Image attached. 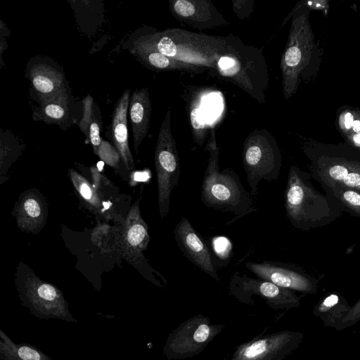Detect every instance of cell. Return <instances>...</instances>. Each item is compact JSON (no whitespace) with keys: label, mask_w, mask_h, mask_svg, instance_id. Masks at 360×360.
Returning <instances> with one entry per match:
<instances>
[{"label":"cell","mask_w":360,"mask_h":360,"mask_svg":"<svg viewBox=\"0 0 360 360\" xmlns=\"http://www.w3.org/2000/svg\"><path fill=\"white\" fill-rule=\"evenodd\" d=\"M311 174L291 166L285 191V209L291 225L299 230L322 227L339 219L343 210L328 194L317 191Z\"/></svg>","instance_id":"1"},{"label":"cell","mask_w":360,"mask_h":360,"mask_svg":"<svg viewBox=\"0 0 360 360\" xmlns=\"http://www.w3.org/2000/svg\"><path fill=\"white\" fill-rule=\"evenodd\" d=\"M201 188L200 198L205 206L233 214L234 217L227 224L257 210L239 176L230 169L219 172L216 155L209 160Z\"/></svg>","instance_id":"2"},{"label":"cell","mask_w":360,"mask_h":360,"mask_svg":"<svg viewBox=\"0 0 360 360\" xmlns=\"http://www.w3.org/2000/svg\"><path fill=\"white\" fill-rule=\"evenodd\" d=\"M15 283L21 304L37 319L77 323L63 292L56 286L41 280L31 271L19 273Z\"/></svg>","instance_id":"3"},{"label":"cell","mask_w":360,"mask_h":360,"mask_svg":"<svg viewBox=\"0 0 360 360\" xmlns=\"http://www.w3.org/2000/svg\"><path fill=\"white\" fill-rule=\"evenodd\" d=\"M224 328L202 314L189 318L167 336L163 353L168 360H184L199 354Z\"/></svg>","instance_id":"4"},{"label":"cell","mask_w":360,"mask_h":360,"mask_svg":"<svg viewBox=\"0 0 360 360\" xmlns=\"http://www.w3.org/2000/svg\"><path fill=\"white\" fill-rule=\"evenodd\" d=\"M229 293L240 302L252 304V296L263 299L274 310L288 311L300 306V298L293 290L279 287L273 283L253 278L236 272L229 285Z\"/></svg>","instance_id":"5"},{"label":"cell","mask_w":360,"mask_h":360,"mask_svg":"<svg viewBox=\"0 0 360 360\" xmlns=\"http://www.w3.org/2000/svg\"><path fill=\"white\" fill-rule=\"evenodd\" d=\"M302 338V333L290 330L259 335L238 346L227 360H285Z\"/></svg>","instance_id":"6"},{"label":"cell","mask_w":360,"mask_h":360,"mask_svg":"<svg viewBox=\"0 0 360 360\" xmlns=\"http://www.w3.org/2000/svg\"><path fill=\"white\" fill-rule=\"evenodd\" d=\"M311 179L320 185H340L360 191V158L325 157L314 159L309 166Z\"/></svg>","instance_id":"7"},{"label":"cell","mask_w":360,"mask_h":360,"mask_svg":"<svg viewBox=\"0 0 360 360\" xmlns=\"http://www.w3.org/2000/svg\"><path fill=\"white\" fill-rule=\"evenodd\" d=\"M245 266L259 278L279 287L307 294L317 292V280L298 267L276 262H248Z\"/></svg>","instance_id":"8"},{"label":"cell","mask_w":360,"mask_h":360,"mask_svg":"<svg viewBox=\"0 0 360 360\" xmlns=\"http://www.w3.org/2000/svg\"><path fill=\"white\" fill-rule=\"evenodd\" d=\"M158 182V201L162 219L168 214L170 198L173 188L179 183L180 167L176 150L167 141L160 136L155 156Z\"/></svg>","instance_id":"9"},{"label":"cell","mask_w":360,"mask_h":360,"mask_svg":"<svg viewBox=\"0 0 360 360\" xmlns=\"http://www.w3.org/2000/svg\"><path fill=\"white\" fill-rule=\"evenodd\" d=\"M174 233L178 247L188 260L204 273L219 281L205 241L195 231L187 218L182 217L180 219L174 228Z\"/></svg>","instance_id":"10"},{"label":"cell","mask_w":360,"mask_h":360,"mask_svg":"<svg viewBox=\"0 0 360 360\" xmlns=\"http://www.w3.org/2000/svg\"><path fill=\"white\" fill-rule=\"evenodd\" d=\"M243 163L251 195L257 194L261 180L273 182L278 178L281 162L269 148L264 150L259 145L249 146L245 151Z\"/></svg>","instance_id":"11"},{"label":"cell","mask_w":360,"mask_h":360,"mask_svg":"<svg viewBox=\"0 0 360 360\" xmlns=\"http://www.w3.org/2000/svg\"><path fill=\"white\" fill-rule=\"evenodd\" d=\"M130 91L127 89L117 101L113 112L111 131L116 150L127 169L134 167V162L129 146L127 130V110L129 105Z\"/></svg>","instance_id":"12"},{"label":"cell","mask_w":360,"mask_h":360,"mask_svg":"<svg viewBox=\"0 0 360 360\" xmlns=\"http://www.w3.org/2000/svg\"><path fill=\"white\" fill-rule=\"evenodd\" d=\"M29 78L40 101L68 89L63 74L46 63L33 65L29 70Z\"/></svg>","instance_id":"13"},{"label":"cell","mask_w":360,"mask_h":360,"mask_svg":"<svg viewBox=\"0 0 360 360\" xmlns=\"http://www.w3.org/2000/svg\"><path fill=\"white\" fill-rule=\"evenodd\" d=\"M124 242L132 255L138 258H143L142 252L147 248L150 237L148 226L142 219L139 202L131 208L125 223Z\"/></svg>","instance_id":"14"},{"label":"cell","mask_w":360,"mask_h":360,"mask_svg":"<svg viewBox=\"0 0 360 360\" xmlns=\"http://www.w3.org/2000/svg\"><path fill=\"white\" fill-rule=\"evenodd\" d=\"M136 151L146 134L150 114V103L146 89H136L131 96L129 107Z\"/></svg>","instance_id":"15"},{"label":"cell","mask_w":360,"mask_h":360,"mask_svg":"<svg viewBox=\"0 0 360 360\" xmlns=\"http://www.w3.org/2000/svg\"><path fill=\"white\" fill-rule=\"evenodd\" d=\"M68 89L40 101V105L33 114V119L47 124L63 123L70 112Z\"/></svg>","instance_id":"16"},{"label":"cell","mask_w":360,"mask_h":360,"mask_svg":"<svg viewBox=\"0 0 360 360\" xmlns=\"http://www.w3.org/2000/svg\"><path fill=\"white\" fill-rule=\"evenodd\" d=\"M45 220V209L39 198L33 193L25 194L17 209L18 226L29 231L40 228Z\"/></svg>","instance_id":"17"},{"label":"cell","mask_w":360,"mask_h":360,"mask_svg":"<svg viewBox=\"0 0 360 360\" xmlns=\"http://www.w3.org/2000/svg\"><path fill=\"white\" fill-rule=\"evenodd\" d=\"M351 307L340 294L330 293L314 307V315L320 318L325 325L335 328Z\"/></svg>","instance_id":"18"},{"label":"cell","mask_w":360,"mask_h":360,"mask_svg":"<svg viewBox=\"0 0 360 360\" xmlns=\"http://www.w3.org/2000/svg\"><path fill=\"white\" fill-rule=\"evenodd\" d=\"M1 360H53L40 349L27 343H15L0 330Z\"/></svg>","instance_id":"19"},{"label":"cell","mask_w":360,"mask_h":360,"mask_svg":"<svg viewBox=\"0 0 360 360\" xmlns=\"http://www.w3.org/2000/svg\"><path fill=\"white\" fill-rule=\"evenodd\" d=\"M82 103L83 115L79 123V127L91 143L94 153H97L102 142L100 136L101 129H102L100 111L91 96H86Z\"/></svg>","instance_id":"20"},{"label":"cell","mask_w":360,"mask_h":360,"mask_svg":"<svg viewBox=\"0 0 360 360\" xmlns=\"http://www.w3.org/2000/svg\"><path fill=\"white\" fill-rule=\"evenodd\" d=\"M326 194L333 196L340 204L343 212L360 217V191L340 185L321 186Z\"/></svg>","instance_id":"21"},{"label":"cell","mask_w":360,"mask_h":360,"mask_svg":"<svg viewBox=\"0 0 360 360\" xmlns=\"http://www.w3.org/2000/svg\"><path fill=\"white\" fill-rule=\"evenodd\" d=\"M70 179L79 195L91 205L98 207L100 200L89 183L75 170L70 169Z\"/></svg>","instance_id":"22"},{"label":"cell","mask_w":360,"mask_h":360,"mask_svg":"<svg viewBox=\"0 0 360 360\" xmlns=\"http://www.w3.org/2000/svg\"><path fill=\"white\" fill-rule=\"evenodd\" d=\"M100 158L110 165H115L119 162L120 154L109 143L102 140L97 153Z\"/></svg>","instance_id":"23"},{"label":"cell","mask_w":360,"mask_h":360,"mask_svg":"<svg viewBox=\"0 0 360 360\" xmlns=\"http://www.w3.org/2000/svg\"><path fill=\"white\" fill-rule=\"evenodd\" d=\"M360 321V300H359L345 315V316L336 326L337 330H342L349 327Z\"/></svg>","instance_id":"24"},{"label":"cell","mask_w":360,"mask_h":360,"mask_svg":"<svg viewBox=\"0 0 360 360\" xmlns=\"http://www.w3.org/2000/svg\"><path fill=\"white\" fill-rule=\"evenodd\" d=\"M158 51L162 55L174 57L176 53V47L173 41L168 37H161L157 44Z\"/></svg>","instance_id":"25"},{"label":"cell","mask_w":360,"mask_h":360,"mask_svg":"<svg viewBox=\"0 0 360 360\" xmlns=\"http://www.w3.org/2000/svg\"><path fill=\"white\" fill-rule=\"evenodd\" d=\"M174 8L178 14L184 17H188L195 12L194 6L190 1L186 0L176 1L174 5Z\"/></svg>","instance_id":"26"},{"label":"cell","mask_w":360,"mask_h":360,"mask_svg":"<svg viewBox=\"0 0 360 360\" xmlns=\"http://www.w3.org/2000/svg\"><path fill=\"white\" fill-rule=\"evenodd\" d=\"M301 59L300 50L296 46L290 47L285 56V60L288 66L297 65Z\"/></svg>","instance_id":"27"},{"label":"cell","mask_w":360,"mask_h":360,"mask_svg":"<svg viewBox=\"0 0 360 360\" xmlns=\"http://www.w3.org/2000/svg\"><path fill=\"white\" fill-rule=\"evenodd\" d=\"M191 120L192 126L195 129H200L204 127V121L202 117V113L198 108H195L191 113Z\"/></svg>","instance_id":"28"},{"label":"cell","mask_w":360,"mask_h":360,"mask_svg":"<svg viewBox=\"0 0 360 360\" xmlns=\"http://www.w3.org/2000/svg\"><path fill=\"white\" fill-rule=\"evenodd\" d=\"M218 64L221 70H226L233 65L234 60L229 57H222L219 59Z\"/></svg>","instance_id":"29"},{"label":"cell","mask_w":360,"mask_h":360,"mask_svg":"<svg viewBox=\"0 0 360 360\" xmlns=\"http://www.w3.org/2000/svg\"><path fill=\"white\" fill-rule=\"evenodd\" d=\"M354 122L353 116L351 113L347 112L345 116V126L347 129H349Z\"/></svg>","instance_id":"30"},{"label":"cell","mask_w":360,"mask_h":360,"mask_svg":"<svg viewBox=\"0 0 360 360\" xmlns=\"http://www.w3.org/2000/svg\"><path fill=\"white\" fill-rule=\"evenodd\" d=\"M146 173L136 172L134 174V180L136 181H146Z\"/></svg>","instance_id":"31"},{"label":"cell","mask_w":360,"mask_h":360,"mask_svg":"<svg viewBox=\"0 0 360 360\" xmlns=\"http://www.w3.org/2000/svg\"><path fill=\"white\" fill-rule=\"evenodd\" d=\"M352 127L354 130L358 134H360V121L355 120L352 124Z\"/></svg>","instance_id":"32"},{"label":"cell","mask_w":360,"mask_h":360,"mask_svg":"<svg viewBox=\"0 0 360 360\" xmlns=\"http://www.w3.org/2000/svg\"><path fill=\"white\" fill-rule=\"evenodd\" d=\"M354 141L356 143L360 146V134L355 135L354 136Z\"/></svg>","instance_id":"33"}]
</instances>
